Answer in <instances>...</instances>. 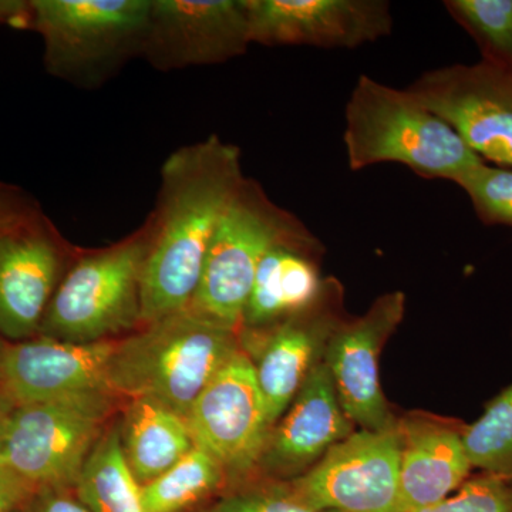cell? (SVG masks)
<instances>
[{
  "instance_id": "obj_1",
  "label": "cell",
  "mask_w": 512,
  "mask_h": 512,
  "mask_svg": "<svg viewBox=\"0 0 512 512\" xmlns=\"http://www.w3.org/2000/svg\"><path fill=\"white\" fill-rule=\"evenodd\" d=\"M241 150L211 134L171 153L161 167L141 279V328L190 306L208 248L239 185Z\"/></svg>"
},
{
  "instance_id": "obj_2",
  "label": "cell",
  "mask_w": 512,
  "mask_h": 512,
  "mask_svg": "<svg viewBox=\"0 0 512 512\" xmlns=\"http://www.w3.org/2000/svg\"><path fill=\"white\" fill-rule=\"evenodd\" d=\"M241 349L239 330L183 309L117 340L107 386L119 397H153L187 420L195 400Z\"/></svg>"
},
{
  "instance_id": "obj_3",
  "label": "cell",
  "mask_w": 512,
  "mask_h": 512,
  "mask_svg": "<svg viewBox=\"0 0 512 512\" xmlns=\"http://www.w3.org/2000/svg\"><path fill=\"white\" fill-rule=\"evenodd\" d=\"M345 119L343 140L352 171L396 163L420 178L457 184L485 164L453 127L406 89H393L367 74L353 87Z\"/></svg>"
},
{
  "instance_id": "obj_4",
  "label": "cell",
  "mask_w": 512,
  "mask_h": 512,
  "mask_svg": "<svg viewBox=\"0 0 512 512\" xmlns=\"http://www.w3.org/2000/svg\"><path fill=\"white\" fill-rule=\"evenodd\" d=\"M150 224L113 247L77 259L57 286L40 323V338L109 342L141 328V279Z\"/></svg>"
},
{
  "instance_id": "obj_5",
  "label": "cell",
  "mask_w": 512,
  "mask_h": 512,
  "mask_svg": "<svg viewBox=\"0 0 512 512\" xmlns=\"http://www.w3.org/2000/svg\"><path fill=\"white\" fill-rule=\"evenodd\" d=\"M33 28L53 76L97 89L141 56L151 0H35Z\"/></svg>"
},
{
  "instance_id": "obj_6",
  "label": "cell",
  "mask_w": 512,
  "mask_h": 512,
  "mask_svg": "<svg viewBox=\"0 0 512 512\" xmlns=\"http://www.w3.org/2000/svg\"><path fill=\"white\" fill-rule=\"evenodd\" d=\"M303 228L258 181L245 177L215 231L188 309L241 332L259 262L272 245Z\"/></svg>"
},
{
  "instance_id": "obj_7",
  "label": "cell",
  "mask_w": 512,
  "mask_h": 512,
  "mask_svg": "<svg viewBox=\"0 0 512 512\" xmlns=\"http://www.w3.org/2000/svg\"><path fill=\"white\" fill-rule=\"evenodd\" d=\"M109 390L19 404L0 439V464L36 488H74L116 407Z\"/></svg>"
},
{
  "instance_id": "obj_8",
  "label": "cell",
  "mask_w": 512,
  "mask_h": 512,
  "mask_svg": "<svg viewBox=\"0 0 512 512\" xmlns=\"http://www.w3.org/2000/svg\"><path fill=\"white\" fill-rule=\"evenodd\" d=\"M453 127L471 151L512 170V72L481 60L421 74L406 87Z\"/></svg>"
},
{
  "instance_id": "obj_9",
  "label": "cell",
  "mask_w": 512,
  "mask_h": 512,
  "mask_svg": "<svg viewBox=\"0 0 512 512\" xmlns=\"http://www.w3.org/2000/svg\"><path fill=\"white\" fill-rule=\"evenodd\" d=\"M192 440L220 463L228 491L255 481L271 424L254 365L244 350L222 367L192 406Z\"/></svg>"
},
{
  "instance_id": "obj_10",
  "label": "cell",
  "mask_w": 512,
  "mask_h": 512,
  "mask_svg": "<svg viewBox=\"0 0 512 512\" xmlns=\"http://www.w3.org/2000/svg\"><path fill=\"white\" fill-rule=\"evenodd\" d=\"M397 420L383 430H356L316 466L289 481L303 503L335 512H402Z\"/></svg>"
},
{
  "instance_id": "obj_11",
  "label": "cell",
  "mask_w": 512,
  "mask_h": 512,
  "mask_svg": "<svg viewBox=\"0 0 512 512\" xmlns=\"http://www.w3.org/2000/svg\"><path fill=\"white\" fill-rule=\"evenodd\" d=\"M342 306V285L328 278L318 301L305 312L272 328L241 330L242 350L254 365L271 427L322 362L326 343L342 322Z\"/></svg>"
},
{
  "instance_id": "obj_12",
  "label": "cell",
  "mask_w": 512,
  "mask_h": 512,
  "mask_svg": "<svg viewBox=\"0 0 512 512\" xmlns=\"http://www.w3.org/2000/svg\"><path fill=\"white\" fill-rule=\"evenodd\" d=\"M251 45L247 0H151L140 57L170 72L227 63Z\"/></svg>"
},
{
  "instance_id": "obj_13",
  "label": "cell",
  "mask_w": 512,
  "mask_h": 512,
  "mask_svg": "<svg viewBox=\"0 0 512 512\" xmlns=\"http://www.w3.org/2000/svg\"><path fill=\"white\" fill-rule=\"evenodd\" d=\"M404 313L402 291L383 293L362 316L343 318L326 343L323 363L343 410L360 430H383L397 420L380 386L379 359Z\"/></svg>"
},
{
  "instance_id": "obj_14",
  "label": "cell",
  "mask_w": 512,
  "mask_h": 512,
  "mask_svg": "<svg viewBox=\"0 0 512 512\" xmlns=\"http://www.w3.org/2000/svg\"><path fill=\"white\" fill-rule=\"evenodd\" d=\"M251 42L356 49L389 36L386 0H247Z\"/></svg>"
},
{
  "instance_id": "obj_15",
  "label": "cell",
  "mask_w": 512,
  "mask_h": 512,
  "mask_svg": "<svg viewBox=\"0 0 512 512\" xmlns=\"http://www.w3.org/2000/svg\"><path fill=\"white\" fill-rule=\"evenodd\" d=\"M39 211L0 229V336L25 342L59 286L62 247Z\"/></svg>"
},
{
  "instance_id": "obj_16",
  "label": "cell",
  "mask_w": 512,
  "mask_h": 512,
  "mask_svg": "<svg viewBox=\"0 0 512 512\" xmlns=\"http://www.w3.org/2000/svg\"><path fill=\"white\" fill-rule=\"evenodd\" d=\"M325 363L313 367L266 440L255 480L289 483L355 433Z\"/></svg>"
},
{
  "instance_id": "obj_17",
  "label": "cell",
  "mask_w": 512,
  "mask_h": 512,
  "mask_svg": "<svg viewBox=\"0 0 512 512\" xmlns=\"http://www.w3.org/2000/svg\"><path fill=\"white\" fill-rule=\"evenodd\" d=\"M117 340L70 343L39 338L15 343L6 352L2 384L18 404L52 402L97 390L111 392L107 367Z\"/></svg>"
},
{
  "instance_id": "obj_18",
  "label": "cell",
  "mask_w": 512,
  "mask_h": 512,
  "mask_svg": "<svg viewBox=\"0 0 512 512\" xmlns=\"http://www.w3.org/2000/svg\"><path fill=\"white\" fill-rule=\"evenodd\" d=\"M464 429L466 424L461 421L430 413L397 417L402 512L441 503L471 477Z\"/></svg>"
},
{
  "instance_id": "obj_19",
  "label": "cell",
  "mask_w": 512,
  "mask_h": 512,
  "mask_svg": "<svg viewBox=\"0 0 512 512\" xmlns=\"http://www.w3.org/2000/svg\"><path fill=\"white\" fill-rule=\"evenodd\" d=\"M323 247L303 228L276 242L259 262L241 330H262L305 312L328 278L320 274Z\"/></svg>"
},
{
  "instance_id": "obj_20",
  "label": "cell",
  "mask_w": 512,
  "mask_h": 512,
  "mask_svg": "<svg viewBox=\"0 0 512 512\" xmlns=\"http://www.w3.org/2000/svg\"><path fill=\"white\" fill-rule=\"evenodd\" d=\"M120 441L140 487L170 470L195 447L187 420L148 396L130 399L120 424Z\"/></svg>"
},
{
  "instance_id": "obj_21",
  "label": "cell",
  "mask_w": 512,
  "mask_h": 512,
  "mask_svg": "<svg viewBox=\"0 0 512 512\" xmlns=\"http://www.w3.org/2000/svg\"><path fill=\"white\" fill-rule=\"evenodd\" d=\"M227 491L224 468L197 446L170 470L140 487L146 512H200L212 498L217 500Z\"/></svg>"
},
{
  "instance_id": "obj_22",
  "label": "cell",
  "mask_w": 512,
  "mask_h": 512,
  "mask_svg": "<svg viewBox=\"0 0 512 512\" xmlns=\"http://www.w3.org/2000/svg\"><path fill=\"white\" fill-rule=\"evenodd\" d=\"M77 497L92 512H146L140 485L124 458L120 426L110 427L87 458L77 478Z\"/></svg>"
},
{
  "instance_id": "obj_23",
  "label": "cell",
  "mask_w": 512,
  "mask_h": 512,
  "mask_svg": "<svg viewBox=\"0 0 512 512\" xmlns=\"http://www.w3.org/2000/svg\"><path fill=\"white\" fill-rule=\"evenodd\" d=\"M463 441L473 468L512 478V383L466 426Z\"/></svg>"
},
{
  "instance_id": "obj_24",
  "label": "cell",
  "mask_w": 512,
  "mask_h": 512,
  "mask_svg": "<svg viewBox=\"0 0 512 512\" xmlns=\"http://www.w3.org/2000/svg\"><path fill=\"white\" fill-rule=\"evenodd\" d=\"M444 8L473 37L481 60L512 72V0H446Z\"/></svg>"
},
{
  "instance_id": "obj_25",
  "label": "cell",
  "mask_w": 512,
  "mask_h": 512,
  "mask_svg": "<svg viewBox=\"0 0 512 512\" xmlns=\"http://www.w3.org/2000/svg\"><path fill=\"white\" fill-rule=\"evenodd\" d=\"M457 185L466 192L483 224L512 228V170L485 163L464 175Z\"/></svg>"
},
{
  "instance_id": "obj_26",
  "label": "cell",
  "mask_w": 512,
  "mask_h": 512,
  "mask_svg": "<svg viewBox=\"0 0 512 512\" xmlns=\"http://www.w3.org/2000/svg\"><path fill=\"white\" fill-rule=\"evenodd\" d=\"M200 512H335L319 510L296 497L288 483L255 480L229 490Z\"/></svg>"
},
{
  "instance_id": "obj_27",
  "label": "cell",
  "mask_w": 512,
  "mask_h": 512,
  "mask_svg": "<svg viewBox=\"0 0 512 512\" xmlns=\"http://www.w3.org/2000/svg\"><path fill=\"white\" fill-rule=\"evenodd\" d=\"M416 512H512V478L481 471L456 494Z\"/></svg>"
},
{
  "instance_id": "obj_28",
  "label": "cell",
  "mask_w": 512,
  "mask_h": 512,
  "mask_svg": "<svg viewBox=\"0 0 512 512\" xmlns=\"http://www.w3.org/2000/svg\"><path fill=\"white\" fill-rule=\"evenodd\" d=\"M20 512H92L74 488H37Z\"/></svg>"
},
{
  "instance_id": "obj_29",
  "label": "cell",
  "mask_w": 512,
  "mask_h": 512,
  "mask_svg": "<svg viewBox=\"0 0 512 512\" xmlns=\"http://www.w3.org/2000/svg\"><path fill=\"white\" fill-rule=\"evenodd\" d=\"M37 488L9 467L0 464V512H18Z\"/></svg>"
},
{
  "instance_id": "obj_30",
  "label": "cell",
  "mask_w": 512,
  "mask_h": 512,
  "mask_svg": "<svg viewBox=\"0 0 512 512\" xmlns=\"http://www.w3.org/2000/svg\"><path fill=\"white\" fill-rule=\"evenodd\" d=\"M33 208L30 207L28 202L23 201L19 195L13 194V191L8 187L0 185V225L12 224L13 221L25 217Z\"/></svg>"
},
{
  "instance_id": "obj_31",
  "label": "cell",
  "mask_w": 512,
  "mask_h": 512,
  "mask_svg": "<svg viewBox=\"0 0 512 512\" xmlns=\"http://www.w3.org/2000/svg\"><path fill=\"white\" fill-rule=\"evenodd\" d=\"M0 22L8 23L16 29L33 26L32 5L23 2H0Z\"/></svg>"
},
{
  "instance_id": "obj_32",
  "label": "cell",
  "mask_w": 512,
  "mask_h": 512,
  "mask_svg": "<svg viewBox=\"0 0 512 512\" xmlns=\"http://www.w3.org/2000/svg\"><path fill=\"white\" fill-rule=\"evenodd\" d=\"M19 404L13 399L12 394L6 390V387L0 383V439H2L3 433H5L6 427L13 412Z\"/></svg>"
},
{
  "instance_id": "obj_33",
  "label": "cell",
  "mask_w": 512,
  "mask_h": 512,
  "mask_svg": "<svg viewBox=\"0 0 512 512\" xmlns=\"http://www.w3.org/2000/svg\"><path fill=\"white\" fill-rule=\"evenodd\" d=\"M6 352H8V346H6L3 339L0 338V383H2L3 380V363H5Z\"/></svg>"
},
{
  "instance_id": "obj_34",
  "label": "cell",
  "mask_w": 512,
  "mask_h": 512,
  "mask_svg": "<svg viewBox=\"0 0 512 512\" xmlns=\"http://www.w3.org/2000/svg\"><path fill=\"white\" fill-rule=\"evenodd\" d=\"M6 227H8V225H6ZM3 228H5V227H2V225H0V229H3Z\"/></svg>"
},
{
  "instance_id": "obj_35",
  "label": "cell",
  "mask_w": 512,
  "mask_h": 512,
  "mask_svg": "<svg viewBox=\"0 0 512 512\" xmlns=\"http://www.w3.org/2000/svg\"><path fill=\"white\" fill-rule=\"evenodd\" d=\"M18 512H20V511H18Z\"/></svg>"
}]
</instances>
